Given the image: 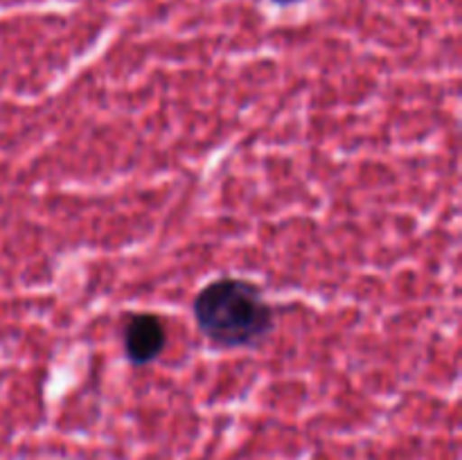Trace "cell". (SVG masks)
<instances>
[{
	"label": "cell",
	"mask_w": 462,
	"mask_h": 460,
	"mask_svg": "<svg viewBox=\"0 0 462 460\" xmlns=\"http://www.w3.org/2000/svg\"><path fill=\"white\" fill-rule=\"evenodd\" d=\"M197 327L221 350L255 347L273 332L275 314L255 282L244 278H217L192 302Z\"/></svg>",
	"instance_id": "cell-1"
},
{
	"label": "cell",
	"mask_w": 462,
	"mask_h": 460,
	"mask_svg": "<svg viewBox=\"0 0 462 460\" xmlns=\"http://www.w3.org/2000/svg\"><path fill=\"white\" fill-rule=\"evenodd\" d=\"M122 345H125V354L129 363H153L167 345V329L161 316L149 314V311L131 316L129 323L125 325Z\"/></svg>",
	"instance_id": "cell-2"
},
{
	"label": "cell",
	"mask_w": 462,
	"mask_h": 460,
	"mask_svg": "<svg viewBox=\"0 0 462 460\" xmlns=\"http://www.w3.org/2000/svg\"><path fill=\"white\" fill-rule=\"evenodd\" d=\"M273 5H280V7H291V5L305 3V0H271Z\"/></svg>",
	"instance_id": "cell-3"
}]
</instances>
